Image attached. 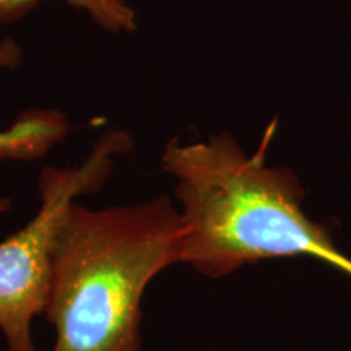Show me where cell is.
<instances>
[{
	"label": "cell",
	"mask_w": 351,
	"mask_h": 351,
	"mask_svg": "<svg viewBox=\"0 0 351 351\" xmlns=\"http://www.w3.org/2000/svg\"><path fill=\"white\" fill-rule=\"evenodd\" d=\"M125 130L109 129L75 166H46L39 173V208L26 226L0 243V330L7 351H36L32 324L44 314L57 243L78 197L101 191L116 160L132 152Z\"/></svg>",
	"instance_id": "cell-3"
},
{
	"label": "cell",
	"mask_w": 351,
	"mask_h": 351,
	"mask_svg": "<svg viewBox=\"0 0 351 351\" xmlns=\"http://www.w3.org/2000/svg\"><path fill=\"white\" fill-rule=\"evenodd\" d=\"M47 0H0V25H15ZM85 13L91 23L111 34H130L138 28L135 8L125 0H59Z\"/></svg>",
	"instance_id": "cell-5"
},
{
	"label": "cell",
	"mask_w": 351,
	"mask_h": 351,
	"mask_svg": "<svg viewBox=\"0 0 351 351\" xmlns=\"http://www.w3.org/2000/svg\"><path fill=\"white\" fill-rule=\"evenodd\" d=\"M25 59L21 44L13 36L0 39V70L15 69ZM72 130L69 116L56 108H32L20 112L13 124L0 129V163L41 160L62 143ZM12 200L0 197V215L10 212Z\"/></svg>",
	"instance_id": "cell-4"
},
{
	"label": "cell",
	"mask_w": 351,
	"mask_h": 351,
	"mask_svg": "<svg viewBox=\"0 0 351 351\" xmlns=\"http://www.w3.org/2000/svg\"><path fill=\"white\" fill-rule=\"evenodd\" d=\"M186 231L168 195L104 208L75 202L43 314L56 328L52 351H143L145 289L179 262Z\"/></svg>",
	"instance_id": "cell-2"
},
{
	"label": "cell",
	"mask_w": 351,
	"mask_h": 351,
	"mask_svg": "<svg viewBox=\"0 0 351 351\" xmlns=\"http://www.w3.org/2000/svg\"><path fill=\"white\" fill-rule=\"evenodd\" d=\"M269 140L245 155L231 134L205 142L166 145L161 166L176 179L187 231L179 262L219 278L245 263L311 256L351 276V258L330 231L302 212L300 178L265 163Z\"/></svg>",
	"instance_id": "cell-1"
}]
</instances>
